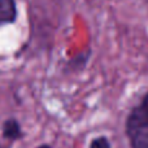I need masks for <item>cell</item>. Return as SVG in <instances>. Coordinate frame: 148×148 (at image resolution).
I'll use <instances>...</instances> for the list:
<instances>
[{
    "mask_svg": "<svg viewBox=\"0 0 148 148\" xmlns=\"http://www.w3.org/2000/svg\"><path fill=\"white\" fill-rule=\"evenodd\" d=\"M126 133L133 148H148V94L130 113Z\"/></svg>",
    "mask_w": 148,
    "mask_h": 148,
    "instance_id": "6da1fadb",
    "label": "cell"
},
{
    "mask_svg": "<svg viewBox=\"0 0 148 148\" xmlns=\"http://www.w3.org/2000/svg\"><path fill=\"white\" fill-rule=\"evenodd\" d=\"M17 16L16 4L13 0H0V25L13 22Z\"/></svg>",
    "mask_w": 148,
    "mask_h": 148,
    "instance_id": "7a4b0ae2",
    "label": "cell"
},
{
    "mask_svg": "<svg viewBox=\"0 0 148 148\" xmlns=\"http://www.w3.org/2000/svg\"><path fill=\"white\" fill-rule=\"evenodd\" d=\"M3 135H4V138L10 139V140L18 139L21 136L20 123H18L16 120H8V121H5L4 126H3Z\"/></svg>",
    "mask_w": 148,
    "mask_h": 148,
    "instance_id": "3957f363",
    "label": "cell"
},
{
    "mask_svg": "<svg viewBox=\"0 0 148 148\" xmlns=\"http://www.w3.org/2000/svg\"><path fill=\"white\" fill-rule=\"evenodd\" d=\"M90 148H110V144H109V140L104 136H99V138L94 139L91 142V146Z\"/></svg>",
    "mask_w": 148,
    "mask_h": 148,
    "instance_id": "277c9868",
    "label": "cell"
},
{
    "mask_svg": "<svg viewBox=\"0 0 148 148\" xmlns=\"http://www.w3.org/2000/svg\"><path fill=\"white\" fill-rule=\"evenodd\" d=\"M38 148H52V147H49V146H40V147H38Z\"/></svg>",
    "mask_w": 148,
    "mask_h": 148,
    "instance_id": "5b68a950",
    "label": "cell"
},
{
    "mask_svg": "<svg viewBox=\"0 0 148 148\" xmlns=\"http://www.w3.org/2000/svg\"><path fill=\"white\" fill-rule=\"evenodd\" d=\"M0 148H1V147H0Z\"/></svg>",
    "mask_w": 148,
    "mask_h": 148,
    "instance_id": "8992f818",
    "label": "cell"
}]
</instances>
